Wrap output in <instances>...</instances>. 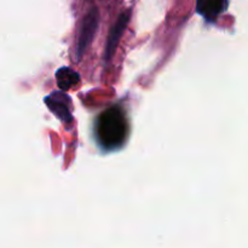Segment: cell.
Wrapping results in <instances>:
<instances>
[{
  "mask_svg": "<svg viewBox=\"0 0 248 248\" xmlns=\"http://www.w3.org/2000/svg\"><path fill=\"white\" fill-rule=\"evenodd\" d=\"M128 133L126 114L120 107H110L97 118L94 135L97 143L106 150L118 149L125 143Z\"/></svg>",
  "mask_w": 248,
  "mask_h": 248,
  "instance_id": "cell-1",
  "label": "cell"
},
{
  "mask_svg": "<svg viewBox=\"0 0 248 248\" xmlns=\"http://www.w3.org/2000/svg\"><path fill=\"white\" fill-rule=\"evenodd\" d=\"M99 26V11L97 7H92L86 16L84 17L81 23V28L79 31V38L77 43V58L78 61H81L85 52L90 45L93 41L94 35L97 33V29Z\"/></svg>",
  "mask_w": 248,
  "mask_h": 248,
  "instance_id": "cell-2",
  "label": "cell"
},
{
  "mask_svg": "<svg viewBox=\"0 0 248 248\" xmlns=\"http://www.w3.org/2000/svg\"><path fill=\"white\" fill-rule=\"evenodd\" d=\"M130 19L131 10H127V11L123 12L118 17L116 22L113 24L110 31H109L108 38H107L106 41V48H104V60L106 61H110L114 57V55H115L116 48H118L119 43L121 40V36H123Z\"/></svg>",
  "mask_w": 248,
  "mask_h": 248,
  "instance_id": "cell-3",
  "label": "cell"
},
{
  "mask_svg": "<svg viewBox=\"0 0 248 248\" xmlns=\"http://www.w3.org/2000/svg\"><path fill=\"white\" fill-rule=\"evenodd\" d=\"M45 103L62 123H72V99L67 94L63 92H52L45 98Z\"/></svg>",
  "mask_w": 248,
  "mask_h": 248,
  "instance_id": "cell-4",
  "label": "cell"
},
{
  "mask_svg": "<svg viewBox=\"0 0 248 248\" xmlns=\"http://www.w3.org/2000/svg\"><path fill=\"white\" fill-rule=\"evenodd\" d=\"M228 0H198L196 11L207 21H215L227 10Z\"/></svg>",
  "mask_w": 248,
  "mask_h": 248,
  "instance_id": "cell-5",
  "label": "cell"
},
{
  "mask_svg": "<svg viewBox=\"0 0 248 248\" xmlns=\"http://www.w3.org/2000/svg\"><path fill=\"white\" fill-rule=\"evenodd\" d=\"M56 81L62 91H68L80 82V75L69 67H62L56 72Z\"/></svg>",
  "mask_w": 248,
  "mask_h": 248,
  "instance_id": "cell-6",
  "label": "cell"
}]
</instances>
